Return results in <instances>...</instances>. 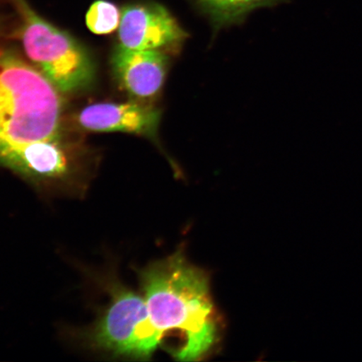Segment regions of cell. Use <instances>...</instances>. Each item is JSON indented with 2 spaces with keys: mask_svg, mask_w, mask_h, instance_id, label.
Instances as JSON below:
<instances>
[{
  "mask_svg": "<svg viewBox=\"0 0 362 362\" xmlns=\"http://www.w3.org/2000/svg\"><path fill=\"white\" fill-rule=\"evenodd\" d=\"M141 284L153 327L163 337L175 330L184 337L175 358L200 360L217 337L207 276L189 264L179 251L144 269Z\"/></svg>",
  "mask_w": 362,
  "mask_h": 362,
  "instance_id": "cell-1",
  "label": "cell"
},
{
  "mask_svg": "<svg viewBox=\"0 0 362 362\" xmlns=\"http://www.w3.org/2000/svg\"><path fill=\"white\" fill-rule=\"evenodd\" d=\"M58 90L15 54L0 52V148L58 139Z\"/></svg>",
  "mask_w": 362,
  "mask_h": 362,
  "instance_id": "cell-2",
  "label": "cell"
},
{
  "mask_svg": "<svg viewBox=\"0 0 362 362\" xmlns=\"http://www.w3.org/2000/svg\"><path fill=\"white\" fill-rule=\"evenodd\" d=\"M22 16L21 39L27 56L62 92L87 88L94 67L81 45L31 10L25 0H16Z\"/></svg>",
  "mask_w": 362,
  "mask_h": 362,
  "instance_id": "cell-3",
  "label": "cell"
},
{
  "mask_svg": "<svg viewBox=\"0 0 362 362\" xmlns=\"http://www.w3.org/2000/svg\"><path fill=\"white\" fill-rule=\"evenodd\" d=\"M107 288L110 302L90 329V346L115 357L148 360L164 337L153 327L144 298L117 281Z\"/></svg>",
  "mask_w": 362,
  "mask_h": 362,
  "instance_id": "cell-4",
  "label": "cell"
},
{
  "mask_svg": "<svg viewBox=\"0 0 362 362\" xmlns=\"http://www.w3.org/2000/svg\"><path fill=\"white\" fill-rule=\"evenodd\" d=\"M187 37L182 27L162 4L144 1L128 4L121 13L119 40L122 47L160 49L180 44Z\"/></svg>",
  "mask_w": 362,
  "mask_h": 362,
  "instance_id": "cell-5",
  "label": "cell"
},
{
  "mask_svg": "<svg viewBox=\"0 0 362 362\" xmlns=\"http://www.w3.org/2000/svg\"><path fill=\"white\" fill-rule=\"evenodd\" d=\"M58 139L0 148V165L37 183L69 178L74 171L69 156Z\"/></svg>",
  "mask_w": 362,
  "mask_h": 362,
  "instance_id": "cell-6",
  "label": "cell"
},
{
  "mask_svg": "<svg viewBox=\"0 0 362 362\" xmlns=\"http://www.w3.org/2000/svg\"><path fill=\"white\" fill-rule=\"evenodd\" d=\"M169 58L160 49H134L119 45L112 66L127 93L138 98L156 96L164 85Z\"/></svg>",
  "mask_w": 362,
  "mask_h": 362,
  "instance_id": "cell-7",
  "label": "cell"
},
{
  "mask_svg": "<svg viewBox=\"0 0 362 362\" xmlns=\"http://www.w3.org/2000/svg\"><path fill=\"white\" fill-rule=\"evenodd\" d=\"M161 112L135 103H98L80 112L78 124L95 132H124L157 137Z\"/></svg>",
  "mask_w": 362,
  "mask_h": 362,
  "instance_id": "cell-8",
  "label": "cell"
},
{
  "mask_svg": "<svg viewBox=\"0 0 362 362\" xmlns=\"http://www.w3.org/2000/svg\"><path fill=\"white\" fill-rule=\"evenodd\" d=\"M209 18L216 28L241 23L248 13L264 7L277 6L288 0H189Z\"/></svg>",
  "mask_w": 362,
  "mask_h": 362,
  "instance_id": "cell-9",
  "label": "cell"
},
{
  "mask_svg": "<svg viewBox=\"0 0 362 362\" xmlns=\"http://www.w3.org/2000/svg\"><path fill=\"white\" fill-rule=\"evenodd\" d=\"M120 20L119 8L107 0H98L93 3L86 16L88 28L97 35L113 33L119 28Z\"/></svg>",
  "mask_w": 362,
  "mask_h": 362,
  "instance_id": "cell-10",
  "label": "cell"
}]
</instances>
